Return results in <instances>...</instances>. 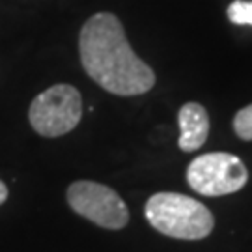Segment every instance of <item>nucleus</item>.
<instances>
[{
    "mask_svg": "<svg viewBox=\"0 0 252 252\" xmlns=\"http://www.w3.org/2000/svg\"><path fill=\"white\" fill-rule=\"evenodd\" d=\"M79 54L88 77L114 95H140L155 86V73L136 56L114 13L101 11L82 25Z\"/></svg>",
    "mask_w": 252,
    "mask_h": 252,
    "instance_id": "nucleus-1",
    "label": "nucleus"
},
{
    "mask_svg": "<svg viewBox=\"0 0 252 252\" xmlns=\"http://www.w3.org/2000/svg\"><path fill=\"white\" fill-rule=\"evenodd\" d=\"M148 222L162 235L198 241L211 234L215 219L202 202L180 192H157L144 206Z\"/></svg>",
    "mask_w": 252,
    "mask_h": 252,
    "instance_id": "nucleus-2",
    "label": "nucleus"
},
{
    "mask_svg": "<svg viewBox=\"0 0 252 252\" xmlns=\"http://www.w3.org/2000/svg\"><path fill=\"white\" fill-rule=\"evenodd\" d=\"M82 118L81 92L71 84H54L34 97L28 108L30 126L37 135L56 138L71 133Z\"/></svg>",
    "mask_w": 252,
    "mask_h": 252,
    "instance_id": "nucleus-3",
    "label": "nucleus"
},
{
    "mask_svg": "<svg viewBox=\"0 0 252 252\" xmlns=\"http://www.w3.org/2000/svg\"><path fill=\"white\" fill-rule=\"evenodd\" d=\"M249 181L245 162L232 153L213 152L194 157L187 166V183L202 196H224L241 190Z\"/></svg>",
    "mask_w": 252,
    "mask_h": 252,
    "instance_id": "nucleus-4",
    "label": "nucleus"
},
{
    "mask_svg": "<svg viewBox=\"0 0 252 252\" xmlns=\"http://www.w3.org/2000/svg\"><path fill=\"white\" fill-rule=\"evenodd\" d=\"M67 204L75 213L107 230H122L129 222V209L114 189L81 180L67 187Z\"/></svg>",
    "mask_w": 252,
    "mask_h": 252,
    "instance_id": "nucleus-5",
    "label": "nucleus"
},
{
    "mask_svg": "<svg viewBox=\"0 0 252 252\" xmlns=\"http://www.w3.org/2000/svg\"><path fill=\"white\" fill-rule=\"evenodd\" d=\"M180 138L178 146L181 152H194L204 146L209 135V116L200 103H185L178 112Z\"/></svg>",
    "mask_w": 252,
    "mask_h": 252,
    "instance_id": "nucleus-6",
    "label": "nucleus"
},
{
    "mask_svg": "<svg viewBox=\"0 0 252 252\" xmlns=\"http://www.w3.org/2000/svg\"><path fill=\"white\" fill-rule=\"evenodd\" d=\"M234 131L241 140L252 142V103L237 110L234 116Z\"/></svg>",
    "mask_w": 252,
    "mask_h": 252,
    "instance_id": "nucleus-7",
    "label": "nucleus"
},
{
    "mask_svg": "<svg viewBox=\"0 0 252 252\" xmlns=\"http://www.w3.org/2000/svg\"><path fill=\"white\" fill-rule=\"evenodd\" d=\"M228 19L234 25H252V2L235 0L228 6Z\"/></svg>",
    "mask_w": 252,
    "mask_h": 252,
    "instance_id": "nucleus-8",
    "label": "nucleus"
},
{
    "mask_svg": "<svg viewBox=\"0 0 252 252\" xmlns=\"http://www.w3.org/2000/svg\"><path fill=\"white\" fill-rule=\"evenodd\" d=\"M8 194H9V190H8V185L4 183V181L0 180V206L8 200Z\"/></svg>",
    "mask_w": 252,
    "mask_h": 252,
    "instance_id": "nucleus-9",
    "label": "nucleus"
}]
</instances>
